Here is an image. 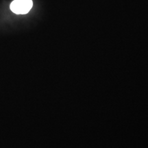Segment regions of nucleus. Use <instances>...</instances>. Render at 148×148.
<instances>
[{
	"instance_id": "f257e3e1",
	"label": "nucleus",
	"mask_w": 148,
	"mask_h": 148,
	"mask_svg": "<svg viewBox=\"0 0 148 148\" xmlns=\"http://www.w3.org/2000/svg\"><path fill=\"white\" fill-rule=\"evenodd\" d=\"M32 6V0H14L10 3V8L14 14H25L28 13Z\"/></svg>"
}]
</instances>
